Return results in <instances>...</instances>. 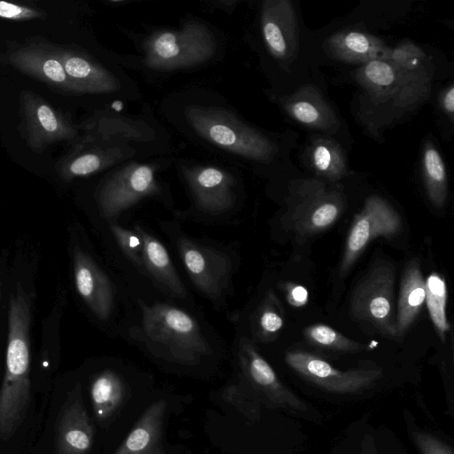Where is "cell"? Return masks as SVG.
Here are the masks:
<instances>
[{
	"mask_svg": "<svg viewBox=\"0 0 454 454\" xmlns=\"http://www.w3.org/2000/svg\"><path fill=\"white\" fill-rule=\"evenodd\" d=\"M137 54L123 58L128 68L173 74L203 67L221 57L223 35L209 22L187 16L178 27H157L137 35Z\"/></svg>",
	"mask_w": 454,
	"mask_h": 454,
	"instance_id": "3",
	"label": "cell"
},
{
	"mask_svg": "<svg viewBox=\"0 0 454 454\" xmlns=\"http://www.w3.org/2000/svg\"><path fill=\"white\" fill-rule=\"evenodd\" d=\"M422 174L430 201L442 207L448 196V179L441 153L431 142L425 144L422 153Z\"/></svg>",
	"mask_w": 454,
	"mask_h": 454,
	"instance_id": "27",
	"label": "cell"
},
{
	"mask_svg": "<svg viewBox=\"0 0 454 454\" xmlns=\"http://www.w3.org/2000/svg\"><path fill=\"white\" fill-rule=\"evenodd\" d=\"M355 78L374 100L393 101L397 89V73L387 59H372L360 65Z\"/></svg>",
	"mask_w": 454,
	"mask_h": 454,
	"instance_id": "24",
	"label": "cell"
},
{
	"mask_svg": "<svg viewBox=\"0 0 454 454\" xmlns=\"http://www.w3.org/2000/svg\"><path fill=\"white\" fill-rule=\"evenodd\" d=\"M397 73V89L393 99L395 106L411 108L427 98L432 63L417 44L405 42L389 49L387 59Z\"/></svg>",
	"mask_w": 454,
	"mask_h": 454,
	"instance_id": "17",
	"label": "cell"
},
{
	"mask_svg": "<svg viewBox=\"0 0 454 454\" xmlns=\"http://www.w3.org/2000/svg\"><path fill=\"white\" fill-rule=\"evenodd\" d=\"M307 158L312 170L330 181L342 178L348 171L347 160L340 145L334 140L315 137L307 148Z\"/></svg>",
	"mask_w": 454,
	"mask_h": 454,
	"instance_id": "25",
	"label": "cell"
},
{
	"mask_svg": "<svg viewBox=\"0 0 454 454\" xmlns=\"http://www.w3.org/2000/svg\"><path fill=\"white\" fill-rule=\"evenodd\" d=\"M174 161L172 155L130 160L105 171L94 193L101 218L106 223L118 222L123 214L147 200L171 209L175 200L162 173Z\"/></svg>",
	"mask_w": 454,
	"mask_h": 454,
	"instance_id": "4",
	"label": "cell"
},
{
	"mask_svg": "<svg viewBox=\"0 0 454 454\" xmlns=\"http://www.w3.org/2000/svg\"><path fill=\"white\" fill-rule=\"evenodd\" d=\"M29 11L6 2H0V17L7 19L21 18L27 15Z\"/></svg>",
	"mask_w": 454,
	"mask_h": 454,
	"instance_id": "35",
	"label": "cell"
},
{
	"mask_svg": "<svg viewBox=\"0 0 454 454\" xmlns=\"http://www.w3.org/2000/svg\"><path fill=\"white\" fill-rule=\"evenodd\" d=\"M425 280L417 259L411 260L403 270L395 318V337H401L413 324L425 302Z\"/></svg>",
	"mask_w": 454,
	"mask_h": 454,
	"instance_id": "22",
	"label": "cell"
},
{
	"mask_svg": "<svg viewBox=\"0 0 454 454\" xmlns=\"http://www.w3.org/2000/svg\"><path fill=\"white\" fill-rule=\"evenodd\" d=\"M140 317L129 336L149 356L184 370L200 369L219 354L215 338L188 309L177 305L137 299Z\"/></svg>",
	"mask_w": 454,
	"mask_h": 454,
	"instance_id": "2",
	"label": "cell"
},
{
	"mask_svg": "<svg viewBox=\"0 0 454 454\" xmlns=\"http://www.w3.org/2000/svg\"><path fill=\"white\" fill-rule=\"evenodd\" d=\"M176 398L168 393L152 397L112 454H174L166 430Z\"/></svg>",
	"mask_w": 454,
	"mask_h": 454,
	"instance_id": "14",
	"label": "cell"
},
{
	"mask_svg": "<svg viewBox=\"0 0 454 454\" xmlns=\"http://www.w3.org/2000/svg\"><path fill=\"white\" fill-rule=\"evenodd\" d=\"M73 272L76 291L91 314L100 323L115 321L120 295L114 279L86 249H73Z\"/></svg>",
	"mask_w": 454,
	"mask_h": 454,
	"instance_id": "13",
	"label": "cell"
},
{
	"mask_svg": "<svg viewBox=\"0 0 454 454\" xmlns=\"http://www.w3.org/2000/svg\"><path fill=\"white\" fill-rule=\"evenodd\" d=\"M286 223L299 238L313 236L331 227L340 216L344 198L340 190L317 180L294 186L288 202Z\"/></svg>",
	"mask_w": 454,
	"mask_h": 454,
	"instance_id": "11",
	"label": "cell"
},
{
	"mask_svg": "<svg viewBox=\"0 0 454 454\" xmlns=\"http://www.w3.org/2000/svg\"><path fill=\"white\" fill-rule=\"evenodd\" d=\"M328 54L349 64L363 65L372 59H386L389 48L377 36L358 30H344L325 42Z\"/></svg>",
	"mask_w": 454,
	"mask_h": 454,
	"instance_id": "21",
	"label": "cell"
},
{
	"mask_svg": "<svg viewBox=\"0 0 454 454\" xmlns=\"http://www.w3.org/2000/svg\"><path fill=\"white\" fill-rule=\"evenodd\" d=\"M168 237L194 288L215 308H223L232 296L239 258L230 245L194 237L176 221L160 223Z\"/></svg>",
	"mask_w": 454,
	"mask_h": 454,
	"instance_id": "5",
	"label": "cell"
},
{
	"mask_svg": "<svg viewBox=\"0 0 454 454\" xmlns=\"http://www.w3.org/2000/svg\"><path fill=\"white\" fill-rule=\"evenodd\" d=\"M425 301L431 321L442 340L450 331L446 314L447 286L444 278L436 272H431L425 280Z\"/></svg>",
	"mask_w": 454,
	"mask_h": 454,
	"instance_id": "28",
	"label": "cell"
},
{
	"mask_svg": "<svg viewBox=\"0 0 454 454\" xmlns=\"http://www.w3.org/2000/svg\"><path fill=\"white\" fill-rule=\"evenodd\" d=\"M31 308L19 286L8 309L6 369L0 393V435L8 436L20 422L29 394V327Z\"/></svg>",
	"mask_w": 454,
	"mask_h": 454,
	"instance_id": "7",
	"label": "cell"
},
{
	"mask_svg": "<svg viewBox=\"0 0 454 454\" xmlns=\"http://www.w3.org/2000/svg\"><path fill=\"white\" fill-rule=\"evenodd\" d=\"M282 288L285 290L288 303L293 307H303L308 302L309 293L305 286L294 283H285Z\"/></svg>",
	"mask_w": 454,
	"mask_h": 454,
	"instance_id": "32",
	"label": "cell"
},
{
	"mask_svg": "<svg viewBox=\"0 0 454 454\" xmlns=\"http://www.w3.org/2000/svg\"><path fill=\"white\" fill-rule=\"evenodd\" d=\"M259 25L262 42L270 55L279 64H291L299 48L298 26L292 2H262Z\"/></svg>",
	"mask_w": 454,
	"mask_h": 454,
	"instance_id": "18",
	"label": "cell"
},
{
	"mask_svg": "<svg viewBox=\"0 0 454 454\" xmlns=\"http://www.w3.org/2000/svg\"><path fill=\"white\" fill-rule=\"evenodd\" d=\"M238 4L239 2L236 0H214L206 2V4L208 6V8L220 9L229 14L234 11Z\"/></svg>",
	"mask_w": 454,
	"mask_h": 454,
	"instance_id": "37",
	"label": "cell"
},
{
	"mask_svg": "<svg viewBox=\"0 0 454 454\" xmlns=\"http://www.w3.org/2000/svg\"><path fill=\"white\" fill-rule=\"evenodd\" d=\"M442 107L443 111L453 119L454 113V87L450 85L442 96Z\"/></svg>",
	"mask_w": 454,
	"mask_h": 454,
	"instance_id": "36",
	"label": "cell"
},
{
	"mask_svg": "<svg viewBox=\"0 0 454 454\" xmlns=\"http://www.w3.org/2000/svg\"><path fill=\"white\" fill-rule=\"evenodd\" d=\"M88 138L128 145L149 158L171 155L173 151L167 129L149 106H145L138 114L105 108L88 126Z\"/></svg>",
	"mask_w": 454,
	"mask_h": 454,
	"instance_id": "10",
	"label": "cell"
},
{
	"mask_svg": "<svg viewBox=\"0 0 454 454\" xmlns=\"http://www.w3.org/2000/svg\"><path fill=\"white\" fill-rule=\"evenodd\" d=\"M44 74L53 82H62L66 80V72L63 66L55 59H48L43 66Z\"/></svg>",
	"mask_w": 454,
	"mask_h": 454,
	"instance_id": "33",
	"label": "cell"
},
{
	"mask_svg": "<svg viewBox=\"0 0 454 454\" xmlns=\"http://www.w3.org/2000/svg\"><path fill=\"white\" fill-rule=\"evenodd\" d=\"M303 333L311 345L333 351L360 352L365 347L324 324L311 325L304 329Z\"/></svg>",
	"mask_w": 454,
	"mask_h": 454,
	"instance_id": "29",
	"label": "cell"
},
{
	"mask_svg": "<svg viewBox=\"0 0 454 454\" xmlns=\"http://www.w3.org/2000/svg\"><path fill=\"white\" fill-rule=\"evenodd\" d=\"M285 112L307 128L333 133L339 128L337 115L313 85H306L282 99Z\"/></svg>",
	"mask_w": 454,
	"mask_h": 454,
	"instance_id": "20",
	"label": "cell"
},
{
	"mask_svg": "<svg viewBox=\"0 0 454 454\" xmlns=\"http://www.w3.org/2000/svg\"><path fill=\"white\" fill-rule=\"evenodd\" d=\"M37 117L41 123V125L47 131H55L58 128L57 119L52 112V110L45 106H41L37 110Z\"/></svg>",
	"mask_w": 454,
	"mask_h": 454,
	"instance_id": "34",
	"label": "cell"
},
{
	"mask_svg": "<svg viewBox=\"0 0 454 454\" xmlns=\"http://www.w3.org/2000/svg\"><path fill=\"white\" fill-rule=\"evenodd\" d=\"M402 229L398 212L379 196L367 198L362 210L354 217L340 265V276H345L368 244L378 238L390 239Z\"/></svg>",
	"mask_w": 454,
	"mask_h": 454,
	"instance_id": "15",
	"label": "cell"
},
{
	"mask_svg": "<svg viewBox=\"0 0 454 454\" xmlns=\"http://www.w3.org/2000/svg\"><path fill=\"white\" fill-rule=\"evenodd\" d=\"M94 441V427L80 402L68 411L61 432V442L68 454H87Z\"/></svg>",
	"mask_w": 454,
	"mask_h": 454,
	"instance_id": "26",
	"label": "cell"
},
{
	"mask_svg": "<svg viewBox=\"0 0 454 454\" xmlns=\"http://www.w3.org/2000/svg\"><path fill=\"white\" fill-rule=\"evenodd\" d=\"M160 108L187 139L233 161L267 164L278 152L277 145L247 123L218 92L182 90L165 98Z\"/></svg>",
	"mask_w": 454,
	"mask_h": 454,
	"instance_id": "1",
	"label": "cell"
},
{
	"mask_svg": "<svg viewBox=\"0 0 454 454\" xmlns=\"http://www.w3.org/2000/svg\"><path fill=\"white\" fill-rule=\"evenodd\" d=\"M285 324V313L275 292L268 289L249 317V327L254 342L275 340Z\"/></svg>",
	"mask_w": 454,
	"mask_h": 454,
	"instance_id": "23",
	"label": "cell"
},
{
	"mask_svg": "<svg viewBox=\"0 0 454 454\" xmlns=\"http://www.w3.org/2000/svg\"><path fill=\"white\" fill-rule=\"evenodd\" d=\"M114 244L128 262L144 275L143 244L139 235L133 228H127L119 222L106 223Z\"/></svg>",
	"mask_w": 454,
	"mask_h": 454,
	"instance_id": "30",
	"label": "cell"
},
{
	"mask_svg": "<svg viewBox=\"0 0 454 454\" xmlns=\"http://www.w3.org/2000/svg\"><path fill=\"white\" fill-rule=\"evenodd\" d=\"M395 270L387 262H375L353 292V317L369 324L387 337H395L393 317Z\"/></svg>",
	"mask_w": 454,
	"mask_h": 454,
	"instance_id": "12",
	"label": "cell"
},
{
	"mask_svg": "<svg viewBox=\"0 0 454 454\" xmlns=\"http://www.w3.org/2000/svg\"><path fill=\"white\" fill-rule=\"evenodd\" d=\"M174 166L190 200L176 218L215 222L237 213L244 191L234 168L189 159H175Z\"/></svg>",
	"mask_w": 454,
	"mask_h": 454,
	"instance_id": "6",
	"label": "cell"
},
{
	"mask_svg": "<svg viewBox=\"0 0 454 454\" xmlns=\"http://www.w3.org/2000/svg\"><path fill=\"white\" fill-rule=\"evenodd\" d=\"M285 359L305 380L333 393H356L370 387L381 377V372L376 369L338 370L321 357L302 350L289 351Z\"/></svg>",
	"mask_w": 454,
	"mask_h": 454,
	"instance_id": "16",
	"label": "cell"
},
{
	"mask_svg": "<svg viewBox=\"0 0 454 454\" xmlns=\"http://www.w3.org/2000/svg\"><path fill=\"white\" fill-rule=\"evenodd\" d=\"M412 437L422 454H453L445 443L430 434L416 432Z\"/></svg>",
	"mask_w": 454,
	"mask_h": 454,
	"instance_id": "31",
	"label": "cell"
},
{
	"mask_svg": "<svg viewBox=\"0 0 454 454\" xmlns=\"http://www.w3.org/2000/svg\"><path fill=\"white\" fill-rule=\"evenodd\" d=\"M145 375L121 362L114 361L93 375L90 395L98 425L106 430L119 426L130 411L143 410L152 398Z\"/></svg>",
	"mask_w": 454,
	"mask_h": 454,
	"instance_id": "9",
	"label": "cell"
},
{
	"mask_svg": "<svg viewBox=\"0 0 454 454\" xmlns=\"http://www.w3.org/2000/svg\"><path fill=\"white\" fill-rule=\"evenodd\" d=\"M238 382L224 389L226 401L244 415L253 418L258 404L307 411L305 404L278 379L277 373L259 352L248 336L239 334L235 343Z\"/></svg>",
	"mask_w": 454,
	"mask_h": 454,
	"instance_id": "8",
	"label": "cell"
},
{
	"mask_svg": "<svg viewBox=\"0 0 454 454\" xmlns=\"http://www.w3.org/2000/svg\"><path fill=\"white\" fill-rule=\"evenodd\" d=\"M132 228L139 235L143 244L144 276L169 298L189 301L190 293L165 245L144 224L134 223Z\"/></svg>",
	"mask_w": 454,
	"mask_h": 454,
	"instance_id": "19",
	"label": "cell"
}]
</instances>
